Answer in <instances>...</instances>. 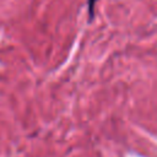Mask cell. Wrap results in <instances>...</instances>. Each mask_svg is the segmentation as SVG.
<instances>
[{"label":"cell","mask_w":157,"mask_h":157,"mask_svg":"<svg viewBox=\"0 0 157 157\" xmlns=\"http://www.w3.org/2000/svg\"><path fill=\"white\" fill-rule=\"evenodd\" d=\"M94 2L96 0H88V13H90V18L93 17V9H94Z\"/></svg>","instance_id":"1"}]
</instances>
